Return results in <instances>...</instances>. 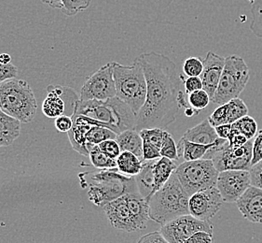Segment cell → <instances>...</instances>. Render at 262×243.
<instances>
[{
    "instance_id": "f35d334b",
    "label": "cell",
    "mask_w": 262,
    "mask_h": 243,
    "mask_svg": "<svg viewBox=\"0 0 262 243\" xmlns=\"http://www.w3.org/2000/svg\"><path fill=\"white\" fill-rule=\"evenodd\" d=\"M180 79L184 82V90L187 95L203 89V82L201 77H188L187 79H184L183 76L180 75Z\"/></svg>"
},
{
    "instance_id": "ee69618b",
    "label": "cell",
    "mask_w": 262,
    "mask_h": 243,
    "mask_svg": "<svg viewBox=\"0 0 262 243\" xmlns=\"http://www.w3.org/2000/svg\"><path fill=\"white\" fill-rule=\"evenodd\" d=\"M249 172L251 177V185L262 189V161L252 166Z\"/></svg>"
},
{
    "instance_id": "9c48e42d",
    "label": "cell",
    "mask_w": 262,
    "mask_h": 243,
    "mask_svg": "<svg viewBox=\"0 0 262 243\" xmlns=\"http://www.w3.org/2000/svg\"><path fill=\"white\" fill-rule=\"evenodd\" d=\"M116 96L113 62L105 64L84 82L80 100H106Z\"/></svg>"
},
{
    "instance_id": "8d00e7d4",
    "label": "cell",
    "mask_w": 262,
    "mask_h": 243,
    "mask_svg": "<svg viewBox=\"0 0 262 243\" xmlns=\"http://www.w3.org/2000/svg\"><path fill=\"white\" fill-rule=\"evenodd\" d=\"M207 119L214 127L228 124V113H227L226 103L217 107Z\"/></svg>"
},
{
    "instance_id": "30bf717a",
    "label": "cell",
    "mask_w": 262,
    "mask_h": 243,
    "mask_svg": "<svg viewBox=\"0 0 262 243\" xmlns=\"http://www.w3.org/2000/svg\"><path fill=\"white\" fill-rule=\"evenodd\" d=\"M213 230L214 227L210 221H203L191 214H186L162 226L160 232L169 243H184L198 231L213 234Z\"/></svg>"
},
{
    "instance_id": "7402d4cb",
    "label": "cell",
    "mask_w": 262,
    "mask_h": 243,
    "mask_svg": "<svg viewBox=\"0 0 262 243\" xmlns=\"http://www.w3.org/2000/svg\"><path fill=\"white\" fill-rule=\"evenodd\" d=\"M177 168H178V165L176 163V161L166 158V157H161L155 161L154 166H153L154 183H153V188H152L150 197L167 183L168 180L171 178V176L176 171Z\"/></svg>"
},
{
    "instance_id": "2e32d148",
    "label": "cell",
    "mask_w": 262,
    "mask_h": 243,
    "mask_svg": "<svg viewBox=\"0 0 262 243\" xmlns=\"http://www.w3.org/2000/svg\"><path fill=\"white\" fill-rule=\"evenodd\" d=\"M103 209L113 228L128 233L136 231L132 222L131 214L127 205L125 196L108 202L103 207Z\"/></svg>"
},
{
    "instance_id": "3957f363",
    "label": "cell",
    "mask_w": 262,
    "mask_h": 243,
    "mask_svg": "<svg viewBox=\"0 0 262 243\" xmlns=\"http://www.w3.org/2000/svg\"><path fill=\"white\" fill-rule=\"evenodd\" d=\"M189 194L185 191L176 172L163 187L148 199L150 220L159 225L189 214Z\"/></svg>"
},
{
    "instance_id": "7bdbcfd3",
    "label": "cell",
    "mask_w": 262,
    "mask_h": 243,
    "mask_svg": "<svg viewBox=\"0 0 262 243\" xmlns=\"http://www.w3.org/2000/svg\"><path fill=\"white\" fill-rule=\"evenodd\" d=\"M73 119L69 115H61L55 119V127L59 132L69 133L73 127Z\"/></svg>"
},
{
    "instance_id": "ba28073f",
    "label": "cell",
    "mask_w": 262,
    "mask_h": 243,
    "mask_svg": "<svg viewBox=\"0 0 262 243\" xmlns=\"http://www.w3.org/2000/svg\"><path fill=\"white\" fill-rule=\"evenodd\" d=\"M174 172L189 196L200 191L215 187L220 173L210 159L184 161L178 166Z\"/></svg>"
},
{
    "instance_id": "d6986e66",
    "label": "cell",
    "mask_w": 262,
    "mask_h": 243,
    "mask_svg": "<svg viewBox=\"0 0 262 243\" xmlns=\"http://www.w3.org/2000/svg\"><path fill=\"white\" fill-rule=\"evenodd\" d=\"M64 87L60 85H50L47 88V96L42 103V112L48 118H57L66 111V99L63 98Z\"/></svg>"
},
{
    "instance_id": "681fc988",
    "label": "cell",
    "mask_w": 262,
    "mask_h": 243,
    "mask_svg": "<svg viewBox=\"0 0 262 243\" xmlns=\"http://www.w3.org/2000/svg\"><path fill=\"white\" fill-rule=\"evenodd\" d=\"M42 3L50 6L51 8L53 9H59V10H63V0H40Z\"/></svg>"
},
{
    "instance_id": "8992f818",
    "label": "cell",
    "mask_w": 262,
    "mask_h": 243,
    "mask_svg": "<svg viewBox=\"0 0 262 243\" xmlns=\"http://www.w3.org/2000/svg\"><path fill=\"white\" fill-rule=\"evenodd\" d=\"M91 180L88 197L98 207H104L126 194L138 192L136 178L122 174L118 169H101Z\"/></svg>"
},
{
    "instance_id": "52a82bcc",
    "label": "cell",
    "mask_w": 262,
    "mask_h": 243,
    "mask_svg": "<svg viewBox=\"0 0 262 243\" xmlns=\"http://www.w3.org/2000/svg\"><path fill=\"white\" fill-rule=\"evenodd\" d=\"M249 78V68L246 61L238 55L228 56L225 58V66L212 101L217 105H222L239 97Z\"/></svg>"
},
{
    "instance_id": "4fadbf2b",
    "label": "cell",
    "mask_w": 262,
    "mask_h": 243,
    "mask_svg": "<svg viewBox=\"0 0 262 243\" xmlns=\"http://www.w3.org/2000/svg\"><path fill=\"white\" fill-rule=\"evenodd\" d=\"M223 202L216 186L200 191L189 196V214L199 220L210 221L221 211Z\"/></svg>"
},
{
    "instance_id": "d6a6232c",
    "label": "cell",
    "mask_w": 262,
    "mask_h": 243,
    "mask_svg": "<svg viewBox=\"0 0 262 243\" xmlns=\"http://www.w3.org/2000/svg\"><path fill=\"white\" fill-rule=\"evenodd\" d=\"M211 97L207 94L206 91L202 90L195 91L193 93H190L188 95V101L189 106L193 108L196 111H202L209 105Z\"/></svg>"
},
{
    "instance_id": "60d3db41",
    "label": "cell",
    "mask_w": 262,
    "mask_h": 243,
    "mask_svg": "<svg viewBox=\"0 0 262 243\" xmlns=\"http://www.w3.org/2000/svg\"><path fill=\"white\" fill-rule=\"evenodd\" d=\"M18 75V68L10 63L3 65L0 63V85L8 79H14Z\"/></svg>"
},
{
    "instance_id": "5bb4252c",
    "label": "cell",
    "mask_w": 262,
    "mask_h": 243,
    "mask_svg": "<svg viewBox=\"0 0 262 243\" xmlns=\"http://www.w3.org/2000/svg\"><path fill=\"white\" fill-rule=\"evenodd\" d=\"M203 61L204 70L200 77L203 82V89L207 92L212 100L220 84L221 74L225 66V58L214 52H208Z\"/></svg>"
},
{
    "instance_id": "cb8c5ba5",
    "label": "cell",
    "mask_w": 262,
    "mask_h": 243,
    "mask_svg": "<svg viewBox=\"0 0 262 243\" xmlns=\"http://www.w3.org/2000/svg\"><path fill=\"white\" fill-rule=\"evenodd\" d=\"M215 143L205 145L191 143L181 137L178 143L179 158H183L184 161H195L204 159L210 149L215 145Z\"/></svg>"
},
{
    "instance_id": "d590c367",
    "label": "cell",
    "mask_w": 262,
    "mask_h": 243,
    "mask_svg": "<svg viewBox=\"0 0 262 243\" xmlns=\"http://www.w3.org/2000/svg\"><path fill=\"white\" fill-rule=\"evenodd\" d=\"M63 3L62 12L66 15L73 16L86 10L91 4V0H63Z\"/></svg>"
},
{
    "instance_id": "ffe728a7",
    "label": "cell",
    "mask_w": 262,
    "mask_h": 243,
    "mask_svg": "<svg viewBox=\"0 0 262 243\" xmlns=\"http://www.w3.org/2000/svg\"><path fill=\"white\" fill-rule=\"evenodd\" d=\"M215 127H213L208 119L204 120L199 125L188 129L184 133L182 138L191 143L200 144H212L219 138Z\"/></svg>"
},
{
    "instance_id": "ab89813d",
    "label": "cell",
    "mask_w": 262,
    "mask_h": 243,
    "mask_svg": "<svg viewBox=\"0 0 262 243\" xmlns=\"http://www.w3.org/2000/svg\"><path fill=\"white\" fill-rule=\"evenodd\" d=\"M162 157L160 149L154 146L151 143L143 140V161L157 160Z\"/></svg>"
},
{
    "instance_id": "ac0fdd59",
    "label": "cell",
    "mask_w": 262,
    "mask_h": 243,
    "mask_svg": "<svg viewBox=\"0 0 262 243\" xmlns=\"http://www.w3.org/2000/svg\"><path fill=\"white\" fill-rule=\"evenodd\" d=\"M71 117L73 119V127L68 133L70 143L76 152L89 157V150L87 148L86 143V134L93 126L90 124L87 116L73 114Z\"/></svg>"
},
{
    "instance_id": "44dd1931",
    "label": "cell",
    "mask_w": 262,
    "mask_h": 243,
    "mask_svg": "<svg viewBox=\"0 0 262 243\" xmlns=\"http://www.w3.org/2000/svg\"><path fill=\"white\" fill-rule=\"evenodd\" d=\"M21 133V121L6 114L0 109V148L8 147L15 141Z\"/></svg>"
},
{
    "instance_id": "f1b7e54d",
    "label": "cell",
    "mask_w": 262,
    "mask_h": 243,
    "mask_svg": "<svg viewBox=\"0 0 262 243\" xmlns=\"http://www.w3.org/2000/svg\"><path fill=\"white\" fill-rule=\"evenodd\" d=\"M89 157L93 166L97 169H117V160L111 158L103 153L98 145H95L91 149Z\"/></svg>"
},
{
    "instance_id": "836d02e7",
    "label": "cell",
    "mask_w": 262,
    "mask_h": 243,
    "mask_svg": "<svg viewBox=\"0 0 262 243\" xmlns=\"http://www.w3.org/2000/svg\"><path fill=\"white\" fill-rule=\"evenodd\" d=\"M204 70L203 59L196 56L186 59L183 64L184 74L187 77H200Z\"/></svg>"
},
{
    "instance_id": "484cf974",
    "label": "cell",
    "mask_w": 262,
    "mask_h": 243,
    "mask_svg": "<svg viewBox=\"0 0 262 243\" xmlns=\"http://www.w3.org/2000/svg\"><path fill=\"white\" fill-rule=\"evenodd\" d=\"M117 160V169L126 176L136 177L143 168V160L130 152H121Z\"/></svg>"
},
{
    "instance_id": "f907efd6",
    "label": "cell",
    "mask_w": 262,
    "mask_h": 243,
    "mask_svg": "<svg viewBox=\"0 0 262 243\" xmlns=\"http://www.w3.org/2000/svg\"><path fill=\"white\" fill-rule=\"evenodd\" d=\"M11 57L8 53H0V63L8 65L11 63Z\"/></svg>"
},
{
    "instance_id": "d4e9b609",
    "label": "cell",
    "mask_w": 262,
    "mask_h": 243,
    "mask_svg": "<svg viewBox=\"0 0 262 243\" xmlns=\"http://www.w3.org/2000/svg\"><path fill=\"white\" fill-rule=\"evenodd\" d=\"M156 160L151 161H143V168L139 174L137 175L136 181H137L138 192L144 196L147 201L151 196L154 177H153V166Z\"/></svg>"
},
{
    "instance_id": "74e56055",
    "label": "cell",
    "mask_w": 262,
    "mask_h": 243,
    "mask_svg": "<svg viewBox=\"0 0 262 243\" xmlns=\"http://www.w3.org/2000/svg\"><path fill=\"white\" fill-rule=\"evenodd\" d=\"M98 146L103 153L112 159L118 158L121 153L120 145L116 139H107L98 144Z\"/></svg>"
},
{
    "instance_id": "4316f807",
    "label": "cell",
    "mask_w": 262,
    "mask_h": 243,
    "mask_svg": "<svg viewBox=\"0 0 262 243\" xmlns=\"http://www.w3.org/2000/svg\"><path fill=\"white\" fill-rule=\"evenodd\" d=\"M257 133V121L253 117L247 115L231 124V136L228 141L231 140V138L238 134L246 136L250 140L256 137Z\"/></svg>"
},
{
    "instance_id": "277c9868",
    "label": "cell",
    "mask_w": 262,
    "mask_h": 243,
    "mask_svg": "<svg viewBox=\"0 0 262 243\" xmlns=\"http://www.w3.org/2000/svg\"><path fill=\"white\" fill-rule=\"evenodd\" d=\"M113 77L116 96L137 115L147 96V79L141 64L136 59L131 66L113 62Z\"/></svg>"
},
{
    "instance_id": "c3c4849f",
    "label": "cell",
    "mask_w": 262,
    "mask_h": 243,
    "mask_svg": "<svg viewBox=\"0 0 262 243\" xmlns=\"http://www.w3.org/2000/svg\"><path fill=\"white\" fill-rule=\"evenodd\" d=\"M248 140L249 139L246 136H244L242 134H238L231 138V140L229 141V144L231 147H240V146L245 145Z\"/></svg>"
},
{
    "instance_id": "5b68a950",
    "label": "cell",
    "mask_w": 262,
    "mask_h": 243,
    "mask_svg": "<svg viewBox=\"0 0 262 243\" xmlns=\"http://www.w3.org/2000/svg\"><path fill=\"white\" fill-rule=\"evenodd\" d=\"M0 109L24 124L33 121L37 112V100L27 80L14 78L0 85Z\"/></svg>"
},
{
    "instance_id": "6da1fadb",
    "label": "cell",
    "mask_w": 262,
    "mask_h": 243,
    "mask_svg": "<svg viewBox=\"0 0 262 243\" xmlns=\"http://www.w3.org/2000/svg\"><path fill=\"white\" fill-rule=\"evenodd\" d=\"M136 60L141 64L147 79V96L137 113L136 130L164 129L176 121L180 110L178 103L180 75L173 61L162 53H142Z\"/></svg>"
},
{
    "instance_id": "7dc6e473",
    "label": "cell",
    "mask_w": 262,
    "mask_h": 243,
    "mask_svg": "<svg viewBox=\"0 0 262 243\" xmlns=\"http://www.w3.org/2000/svg\"><path fill=\"white\" fill-rule=\"evenodd\" d=\"M215 131L219 137L225 139H230L231 136V124H226L221 125L219 127H215Z\"/></svg>"
},
{
    "instance_id": "f6af8a7d",
    "label": "cell",
    "mask_w": 262,
    "mask_h": 243,
    "mask_svg": "<svg viewBox=\"0 0 262 243\" xmlns=\"http://www.w3.org/2000/svg\"><path fill=\"white\" fill-rule=\"evenodd\" d=\"M184 243H213V234L206 231H198Z\"/></svg>"
},
{
    "instance_id": "603a6c76",
    "label": "cell",
    "mask_w": 262,
    "mask_h": 243,
    "mask_svg": "<svg viewBox=\"0 0 262 243\" xmlns=\"http://www.w3.org/2000/svg\"><path fill=\"white\" fill-rule=\"evenodd\" d=\"M121 152H130L143 160V139L136 129H128L117 135Z\"/></svg>"
},
{
    "instance_id": "8fae6325",
    "label": "cell",
    "mask_w": 262,
    "mask_h": 243,
    "mask_svg": "<svg viewBox=\"0 0 262 243\" xmlns=\"http://www.w3.org/2000/svg\"><path fill=\"white\" fill-rule=\"evenodd\" d=\"M253 140L240 147H231L229 141L213 155L212 161L220 172L225 170H249L252 167Z\"/></svg>"
},
{
    "instance_id": "4dcf8cb0",
    "label": "cell",
    "mask_w": 262,
    "mask_h": 243,
    "mask_svg": "<svg viewBox=\"0 0 262 243\" xmlns=\"http://www.w3.org/2000/svg\"><path fill=\"white\" fill-rule=\"evenodd\" d=\"M142 139L144 141L151 143L154 146L161 150L163 140L166 137L168 132L163 128L154 127V128H145L139 131Z\"/></svg>"
},
{
    "instance_id": "7a4b0ae2",
    "label": "cell",
    "mask_w": 262,
    "mask_h": 243,
    "mask_svg": "<svg viewBox=\"0 0 262 243\" xmlns=\"http://www.w3.org/2000/svg\"><path fill=\"white\" fill-rule=\"evenodd\" d=\"M73 114L84 115L101 121L116 134L128 129H136L137 127V115L130 107L117 96L106 100L79 99L76 102Z\"/></svg>"
},
{
    "instance_id": "b9f144b4",
    "label": "cell",
    "mask_w": 262,
    "mask_h": 243,
    "mask_svg": "<svg viewBox=\"0 0 262 243\" xmlns=\"http://www.w3.org/2000/svg\"><path fill=\"white\" fill-rule=\"evenodd\" d=\"M262 161V130L257 133L253 140V157L252 166Z\"/></svg>"
},
{
    "instance_id": "e0dca14e",
    "label": "cell",
    "mask_w": 262,
    "mask_h": 243,
    "mask_svg": "<svg viewBox=\"0 0 262 243\" xmlns=\"http://www.w3.org/2000/svg\"><path fill=\"white\" fill-rule=\"evenodd\" d=\"M124 196L136 231L146 229L147 222L150 220L149 207L147 199L139 192L129 193Z\"/></svg>"
},
{
    "instance_id": "83f0119b",
    "label": "cell",
    "mask_w": 262,
    "mask_h": 243,
    "mask_svg": "<svg viewBox=\"0 0 262 243\" xmlns=\"http://www.w3.org/2000/svg\"><path fill=\"white\" fill-rule=\"evenodd\" d=\"M117 135L114 131H112L107 127H99V126H93L86 134V143L87 148L91 151L95 145H98L101 143L107 140V139H116Z\"/></svg>"
},
{
    "instance_id": "7c38bea8",
    "label": "cell",
    "mask_w": 262,
    "mask_h": 243,
    "mask_svg": "<svg viewBox=\"0 0 262 243\" xmlns=\"http://www.w3.org/2000/svg\"><path fill=\"white\" fill-rule=\"evenodd\" d=\"M250 185L249 170H225L219 173L215 186L224 202L236 203Z\"/></svg>"
},
{
    "instance_id": "1f68e13d",
    "label": "cell",
    "mask_w": 262,
    "mask_h": 243,
    "mask_svg": "<svg viewBox=\"0 0 262 243\" xmlns=\"http://www.w3.org/2000/svg\"><path fill=\"white\" fill-rule=\"evenodd\" d=\"M250 30L257 37L262 38V0H257L251 9Z\"/></svg>"
},
{
    "instance_id": "9a60e30c",
    "label": "cell",
    "mask_w": 262,
    "mask_h": 243,
    "mask_svg": "<svg viewBox=\"0 0 262 243\" xmlns=\"http://www.w3.org/2000/svg\"><path fill=\"white\" fill-rule=\"evenodd\" d=\"M245 219L254 224H262V189L250 185L236 201Z\"/></svg>"
},
{
    "instance_id": "f546056e",
    "label": "cell",
    "mask_w": 262,
    "mask_h": 243,
    "mask_svg": "<svg viewBox=\"0 0 262 243\" xmlns=\"http://www.w3.org/2000/svg\"><path fill=\"white\" fill-rule=\"evenodd\" d=\"M227 113H228V124H232L238 121L243 117L248 115V108L245 101L240 97L233 98L226 103Z\"/></svg>"
},
{
    "instance_id": "e575fe53",
    "label": "cell",
    "mask_w": 262,
    "mask_h": 243,
    "mask_svg": "<svg viewBox=\"0 0 262 243\" xmlns=\"http://www.w3.org/2000/svg\"><path fill=\"white\" fill-rule=\"evenodd\" d=\"M161 154L162 157H166V158L171 159L173 161H179V150H178V144L174 141L172 135L168 132L166 137L163 140V145L161 147Z\"/></svg>"
},
{
    "instance_id": "bcb514c9",
    "label": "cell",
    "mask_w": 262,
    "mask_h": 243,
    "mask_svg": "<svg viewBox=\"0 0 262 243\" xmlns=\"http://www.w3.org/2000/svg\"><path fill=\"white\" fill-rule=\"evenodd\" d=\"M137 243H169L160 231L148 233L138 239Z\"/></svg>"
}]
</instances>
